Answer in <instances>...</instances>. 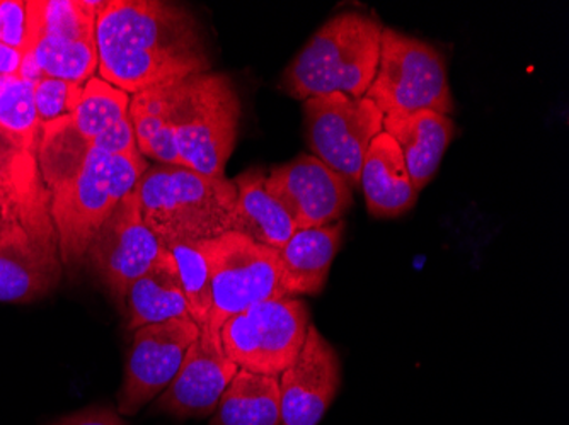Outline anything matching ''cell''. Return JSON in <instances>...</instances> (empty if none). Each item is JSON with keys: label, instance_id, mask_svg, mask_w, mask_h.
<instances>
[{"label": "cell", "instance_id": "cell-1", "mask_svg": "<svg viewBox=\"0 0 569 425\" xmlns=\"http://www.w3.org/2000/svg\"><path fill=\"white\" fill-rule=\"evenodd\" d=\"M96 43L99 77L127 94L176 84L210 67L193 16L158 0L102 2Z\"/></svg>", "mask_w": 569, "mask_h": 425}, {"label": "cell", "instance_id": "cell-2", "mask_svg": "<svg viewBox=\"0 0 569 425\" xmlns=\"http://www.w3.org/2000/svg\"><path fill=\"white\" fill-rule=\"evenodd\" d=\"M136 196L143 222L164 249L232 232L238 190L229 179L178 165H152L137 182Z\"/></svg>", "mask_w": 569, "mask_h": 425}, {"label": "cell", "instance_id": "cell-3", "mask_svg": "<svg viewBox=\"0 0 569 425\" xmlns=\"http://www.w3.org/2000/svg\"><path fill=\"white\" fill-rule=\"evenodd\" d=\"M382 31L376 18L358 12L329 19L287 67L281 89L299 101L335 92L366 98L379 67Z\"/></svg>", "mask_w": 569, "mask_h": 425}, {"label": "cell", "instance_id": "cell-4", "mask_svg": "<svg viewBox=\"0 0 569 425\" xmlns=\"http://www.w3.org/2000/svg\"><path fill=\"white\" fill-rule=\"evenodd\" d=\"M147 169L140 152L110 155L91 145L79 169L48 191L63 264H77L88 254L102 223L127 194L136 191Z\"/></svg>", "mask_w": 569, "mask_h": 425}, {"label": "cell", "instance_id": "cell-5", "mask_svg": "<svg viewBox=\"0 0 569 425\" xmlns=\"http://www.w3.org/2000/svg\"><path fill=\"white\" fill-rule=\"evenodd\" d=\"M169 120L181 168L223 178L241 120L229 77L203 72L169 85Z\"/></svg>", "mask_w": 569, "mask_h": 425}, {"label": "cell", "instance_id": "cell-6", "mask_svg": "<svg viewBox=\"0 0 569 425\" xmlns=\"http://www.w3.org/2000/svg\"><path fill=\"white\" fill-rule=\"evenodd\" d=\"M383 117L431 111L452 114L446 59L418 38L383 28L379 67L366 94Z\"/></svg>", "mask_w": 569, "mask_h": 425}, {"label": "cell", "instance_id": "cell-7", "mask_svg": "<svg viewBox=\"0 0 569 425\" xmlns=\"http://www.w3.org/2000/svg\"><path fill=\"white\" fill-rule=\"evenodd\" d=\"M310 324L306 303L283 296L230 316L220 327V341L239 370L280 376L299 356Z\"/></svg>", "mask_w": 569, "mask_h": 425}, {"label": "cell", "instance_id": "cell-8", "mask_svg": "<svg viewBox=\"0 0 569 425\" xmlns=\"http://www.w3.org/2000/svg\"><path fill=\"white\" fill-rule=\"evenodd\" d=\"M212 276L209 325L219 331L230 316L258 303L283 298L278 252L256 244L241 233L227 232L204 241Z\"/></svg>", "mask_w": 569, "mask_h": 425}, {"label": "cell", "instance_id": "cell-9", "mask_svg": "<svg viewBox=\"0 0 569 425\" xmlns=\"http://www.w3.org/2000/svg\"><path fill=\"white\" fill-rule=\"evenodd\" d=\"M306 135L312 155L360 188L361 165L370 143L383 131V114L370 99L335 92L303 101Z\"/></svg>", "mask_w": 569, "mask_h": 425}, {"label": "cell", "instance_id": "cell-10", "mask_svg": "<svg viewBox=\"0 0 569 425\" xmlns=\"http://www.w3.org/2000/svg\"><path fill=\"white\" fill-rule=\"evenodd\" d=\"M59 235L50 203L0 239V303H30L62 277Z\"/></svg>", "mask_w": 569, "mask_h": 425}, {"label": "cell", "instance_id": "cell-11", "mask_svg": "<svg viewBox=\"0 0 569 425\" xmlns=\"http://www.w3.org/2000/svg\"><path fill=\"white\" fill-rule=\"evenodd\" d=\"M162 251L158 236L143 222L132 191L102 223L86 255L110 295L123 303L128 287L152 267Z\"/></svg>", "mask_w": 569, "mask_h": 425}, {"label": "cell", "instance_id": "cell-12", "mask_svg": "<svg viewBox=\"0 0 569 425\" xmlns=\"http://www.w3.org/2000/svg\"><path fill=\"white\" fill-rule=\"evenodd\" d=\"M200 335V325L191 318L150 324L133 331L123 386L118 396V414L136 415L161 395Z\"/></svg>", "mask_w": 569, "mask_h": 425}, {"label": "cell", "instance_id": "cell-13", "mask_svg": "<svg viewBox=\"0 0 569 425\" xmlns=\"http://www.w3.org/2000/svg\"><path fill=\"white\" fill-rule=\"evenodd\" d=\"M264 188L287 210L297 230L341 222L353 203V188L318 156L307 153L274 168Z\"/></svg>", "mask_w": 569, "mask_h": 425}, {"label": "cell", "instance_id": "cell-14", "mask_svg": "<svg viewBox=\"0 0 569 425\" xmlns=\"http://www.w3.org/2000/svg\"><path fill=\"white\" fill-rule=\"evenodd\" d=\"M278 380L281 425H319L340 389L341 361L315 324L299 356Z\"/></svg>", "mask_w": 569, "mask_h": 425}, {"label": "cell", "instance_id": "cell-15", "mask_svg": "<svg viewBox=\"0 0 569 425\" xmlns=\"http://www.w3.org/2000/svg\"><path fill=\"white\" fill-rule=\"evenodd\" d=\"M238 371V364L223 351L220 332L204 325L190 345L178 375L159 396L158 407L178 418L209 417Z\"/></svg>", "mask_w": 569, "mask_h": 425}, {"label": "cell", "instance_id": "cell-16", "mask_svg": "<svg viewBox=\"0 0 569 425\" xmlns=\"http://www.w3.org/2000/svg\"><path fill=\"white\" fill-rule=\"evenodd\" d=\"M383 131L391 136L406 162L415 190L420 193L442 164L453 139L456 124L446 114L423 111L417 114L383 117Z\"/></svg>", "mask_w": 569, "mask_h": 425}, {"label": "cell", "instance_id": "cell-17", "mask_svg": "<svg viewBox=\"0 0 569 425\" xmlns=\"http://www.w3.org/2000/svg\"><path fill=\"white\" fill-rule=\"evenodd\" d=\"M360 188L366 194L367 208L377 219L405 215L418 201L398 143L379 133L367 150L361 165Z\"/></svg>", "mask_w": 569, "mask_h": 425}, {"label": "cell", "instance_id": "cell-18", "mask_svg": "<svg viewBox=\"0 0 569 425\" xmlns=\"http://www.w3.org/2000/svg\"><path fill=\"white\" fill-rule=\"evenodd\" d=\"M343 232L345 223L336 222L293 233L278 252L284 295H319L325 290Z\"/></svg>", "mask_w": 569, "mask_h": 425}, {"label": "cell", "instance_id": "cell-19", "mask_svg": "<svg viewBox=\"0 0 569 425\" xmlns=\"http://www.w3.org/2000/svg\"><path fill=\"white\" fill-rule=\"evenodd\" d=\"M127 331L176 318H191L178 265L168 249L152 267L128 287L124 296Z\"/></svg>", "mask_w": 569, "mask_h": 425}, {"label": "cell", "instance_id": "cell-20", "mask_svg": "<svg viewBox=\"0 0 569 425\" xmlns=\"http://www.w3.org/2000/svg\"><path fill=\"white\" fill-rule=\"evenodd\" d=\"M232 182L238 190L232 232L280 252L297 232V226L287 210L264 188L267 174L260 169H251Z\"/></svg>", "mask_w": 569, "mask_h": 425}, {"label": "cell", "instance_id": "cell-21", "mask_svg": "<svg viewBox=\"0 0 569 425\" xmlns=\"http://www.w3.org/2000/svg\"><path fill=\"white\" fill-rule=\"evenodd\" d=\"M34 146L0 156V239L50 203Z\"/></svg>", "mask_w": 569, "mask_h": 425}, {"label": "cell", "instance_id": "cell-22", "mask_svg": "<svg viewBox=\"0 0 569 425\" xmlns=\"http://www.w3.org/2000/svg\"><path fill=\"white\" fill-rule=\"evenodd\" d=\"M210 425H281L280 380L239 370Z\"/></svg>", "mask_w": 569, "mask_h": 425}, {"label": "cell", "instance_id": "cell-23", "mask_svg": "<svg viewBox=\"0 0 569 425\" xmlns=\"http://www.w3.org/2000/svg\"><path fill=\"white\" fill-rule=\"evenodd\" d=\"M128 114L132 120L139 152L161 165L181 168L169 120V85L133 94Z\"/></svg>", "mask_w": 569, "mask_h": 425}, {"label": "cell", "instance_id": "cell-24", "mask_svg": "<svg viewBox=\"0 0 569 425\" xmlns=\"http://www.w3.org/2000/svg\"><path fill=\"white\" fill-rule=\"evenodd\" d=\"M38 70L43 77L86 85L99 65L96 41H69L41 38L31 51Z\"/></svg>", "mask_w": 569, "mask_h": 425}, {"label": "cell", "instance_id": "cell-25", "mask_svg": "<svg viewBox=\"0 0 569 425\" xmlns=\"http://www.w3.org/2000/svg\"><path fill=\"white\" fill-rule=\"evenodd\" d=\"M130 113V95L92 77L82 89L81 101L72 114V124L82 139L92 142Z\"/></svg>", "mask_w": 569, "mask_h": 425}, {"label": "cell", "instance_id": "cell-26", "mask_svg": "<svg viewBox=\"0 0 569 425\" xmlns=\"http://www.w3.org/2000/svg\"><path fill=\"white\" fill-rule=\"evenodd\" d=\"M168 249L178 265L191 321L204 327L212 310V276L203 242H178Z\"/></svg>", "mask_w": 569, "mask_h": 425}, {"label": "cell", "instance_id": "cell-27", "mask_svg": "<svg viewBox=\"0 0 569 425\" xmlns=\"http://www.w3.org/2000/svg\"><path fill=\"white\" fill-rule=\"evenodd\" d=\"M101 4L89 0H37L40 40L96 41V21Z\"/></svg>", "mask_w": 569, "mask_h": 425}, {"label": "cell", "instance_id": "cell-28", "mask_svg": "<svg viewBox=\"0 0 569 425\" xmlns=\"http://www.w3.org/2000/svg\"><path fill=\"white\" fill-rule=\"evenodd\" d=\"M40 128L33 82L21 75L0 77V130L22 145L38 146Z\"/></svg>", "mask_w": 569, "mask_h": 425}, {"label": "cell", "instance_id": "cell-29", "mask_svg": "<svg viewBox=\"0 0 569 425\" xmlns=\"http://www.w3.org/2000/svg\"><path fill=\"white\" fill-rule=\"evenodd\" d=\"M38 41L37 0H0V43L28 55Z\"/></svg>", "mask_w": 569, "mask_h": 425}, {"label": "cell", "instance_id": "cell-30", "mask_svg": "<svg viewBox=\"0 0 569 425\" xmlns=\"http://www.w3.org/2000/svg\"><path fill=\"white\" fill-rule=\"evenodd\" d=\"M84 85L43 77L34 84V104L41 127L72 117Z\"/></svg>", "mask_w": 569, "mask_h": 425}, {"label": "cell", "instance_id": "cell-31", "mask_svg": "<svg viewBox=\"0 0 569 425\" xmlns=\"http://www.w3.org/2000/svg\"><path fill=\"white\" fill-rule=\"evenodd\" d=\"M91 145L101 152L110 153V155H128V153L139 152L130 114L110 130L104 131L98 139L92 140Z\"/></svg>", "mask_w": 569, "mask_h": 425}, {"label": "cell", "instance_id": "cell-32", "mask_svg": "<svg viewBox=\"0 0 569 425\" xmlns=\"http://www.w3.org/2000/svg\"><path fill=\"white\" fill-rule=\"evenodd\" d=\"M51 425H127L118 411L111 407H89L60 418Z\"/></svg>", "mask_w": 569, "mask_h": 425}, {"label": "cell", "instance_id": "cell-33", "mask_svg": "<svg viewBox=\"0 0 569 425\" xmlns=\"http://www.w3.org/2000/svg\"><path fill=\"white\" fill-rule=\"evenodd\" d=\"M24 53L0 43V77H16L21 73Z\"/></svg>", "mask_w": 569, "mask_h": 425}]
</instances>
